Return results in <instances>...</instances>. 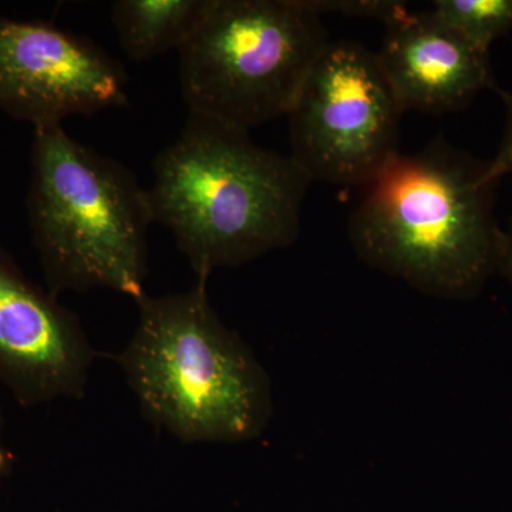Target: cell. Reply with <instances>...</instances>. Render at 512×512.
Here are the masks:
<instances>
[{
  "mask_svg": "<svg viewBox=\"0 0 512 512\" xmlns=\"http://www.w3.org/2000/svg\"><path fill=\"white\" fill-rule=\"evenodd\" d=\"M490 165L434 141L397 154L366 184L349 222L356 254L373 268L443 299L473 298L500 269Z\"/></svg>",
  "mask_w": 512,
  "mask_h": 512,
  "instance_id": "obj_1",
  "label": "cell"
},
{
  "mask_svg": "<svg viewBox=\"0 0 512 512\" xmlns=\"http://www.w3.org/2000/svg\"><path fill=\"white\" fill-rule=\"evenodd\" d=\"M154 221L173 232L198 281L292 245L311 180L249 131L190 114L153 164Z\"/></svg>",
  "mask_w": 512,
  "mask_h": 512,
  "instance_id": "obj_2",
  "label": "cell"
},
{
  "mask_svg": "<svg viewBox=\"0 0 512 512\" xmlns=\"http://www.w3.org/2000/svg\"><path fill=\"white\" fill-rule=\"evenodd\" d=\"M205 284L141 296L136 329L114 359L156 429L185 444L255 440L274 413L271 380Z\"/></svg>",
  "mask_w": 512,
  "mask_h": 512,
  "instance_id": "obj_3",
  "label": "cell"
},
{
  "mask_svg": "<svg viewBox=\"0 0 512 512\" xmlns=\"http://www.w3.org/2000/svg\"><path fill=\"white\" fill-rule=\"evenodd\" d=\"M28 217L46 288L146 295L148 190L119 161L84 146L63 126L36 128Z\"/></svg>",
  "mask_w": 512,
  "mask_h": 512,
  "instance_id": "obj_4",
  "label": "cell"
},
{
  "mask_svg": "<svg viewBox=\"0 0 512 512\" xmlns=\"http://www.w3.org/2000/svg\"><path fill=\"white\" fill-rule=\"evenodd\" d=\"M311 0H212L178 50L190 114L251 131L286 116L328 33Z\"/></svg>",
  "mask_w": 512,
  "mask_h": 512,
  "instance_id": "obj_5",
  "label": "cell"
},
{
  "mask_svg": "<svg viewBox=\"0 0 512 512\" xmlns=\"http://www.w3.org/2000/svg\"><path fill=\"white\" fill-rule=\"evenodd\" d=\"M403 113L375 52L329 40L286 114L289 156L311 183L365 187L399 154Z\"/></svg>",
  "mask_w": 512,
  "mask_h": 512,
  "instance_id": "obj_6",
  "label": "cell"
},
{
  "mask_svg": "<svg viewBox=\"0 0 512 512\" xmlns=\"http://www.w3.org/2000/svg\"><path fill=\"white\" fill-rule=\"evenodd\" d=\"M127 103L126 70L92 40L0 16V109L33 130Z\"/></svg>",
  "mask_w": 512,
  "mask_h": 512,
  "instance_id": "obj_7",
  "label": "cell"
},
{
  "mask_svg": "<svg viewBox=\"0 0 512 512\" xmlns=\"http://www.w3.org/2000/svg\"><path fill=\"white\" fill-rule=\"evenodd\" d=\"M96 357L79 316L0 247V383L19 406L82 399Z\"/></svg>",
  "mask_w": 512,
  "mask_h": 512,
  "instance_id": "obj_8",
  "label": "cell"
},
{
  "mask_svg": "<svg viewBox=\"0 0 512 512\" xmlns=\"http://www.w3.org/2000/svg\"><path fill=\"white\" fill-rule=\"evenodd\" d=\"M386 28L376 55L404 111L451 113L494 86L490 52L433 12L403 10Z\"/></svg>",
  "mask_w": 512,
  "mask_h": 512,
  "instance_id": "obj_9",
  "label": "cell"
},
{
  "mask_svg": "<svg viewBox=\"0 0 512 512\" xmlns=\"http://www.w3.org/2000/svg\"><path fill=\"white\" fill-rule=\"evenodd\" d=\"M212 0H116L110 19L123 52L133 62H150L180 50L200 28Z\"/></svg>",
  "mask_w": 512,
  "mask_h": 512,
  "instance_id": "obj_10",
  "label": "cell"
},
{
  "mask_svg": "<svg viewBox=\"0 0 512 512\" xmlns=\"http://www.w3.org/2000/svg\"><path fill=\"white\" fill-rule=\"evenodd\" d=\"M433 5L437 18L488 52L512 29V0H436Z\"/></svg>",
  "mask_w": 512,
  "mask_h": 512,
  "instance_id": "obj_11",
  "label": "cell"
},
{
  "mask_svg": "<svg viewBox=\"0 0 512 512\" xmlns=\"http://www.w3.org/2000/svg\"><path fill=\"white\" fill-rule=\"evenodd\" d=\"M313 8L318 10L320 16L325 13H342L352 18H369L382 20L386 25L389 20L396 18L399 13L407 9L402 2H390V0H311Z\"/></svg>",
  "mask_w": 512,
  "mask_h": 512,
  "instance_id": "obj_12",
  "label": "cell"
},
{
  "mask_svg": "<svg viewBox=\"0 0 512 512\" xmlns=\"http://www.w3.org/2000/svg\"><path fill=\"white\" fill-rule=\"evenodd\" d=\"M508 107L510 109H508V121L507 127H505L503 143H501L497 156L488 163L491 174L498 181L505 177V175L512 174V99Z\"/></svg>",
  "mask_w": 512,
  "mask_h": 512,
  "instance_id": "obj_13",
  "label": "cell"
},
{
  "mask_svg": "<svg viewBox=\"0 0 512 512\" xmlns=\"http://www.w3.org/2000/svg\"><path fill=\"white\" fill-rule=\"evenodd\" d=\"M13 456L6 443V423L3 414L2 403H0V480L5 478L12 470Z\"/></svg>",
  "mask_w": 512,
  "mask_h": 512,
  "instance_id": "obj_14",
  "label": "cell"
},
{
  "mask_svg": "<svg viewBox=\"0 0 512 512\" xmlns=\"http://www.w3.org/2000/svg\"><path fill=\"white\" fill-rule=\"evenodd\" d=\"M500 269L512 282V222L510 229L504 232L503 252H501Z\"/></svg>",
  "mask_w": 512,
  "mask_h": 512,
  "instance_id": "obj_15",
  "label": "cell"
}]
</instances>
